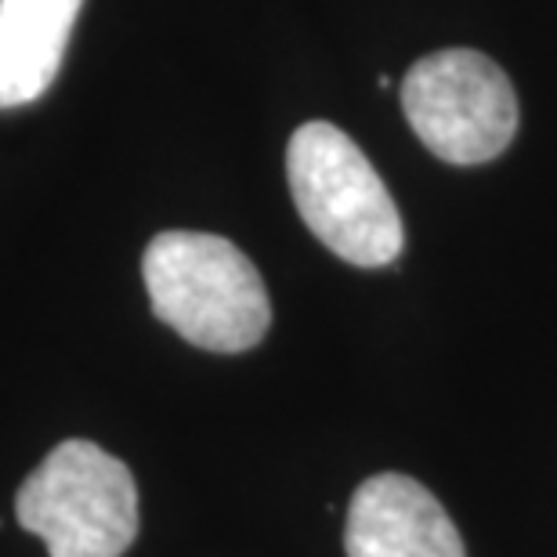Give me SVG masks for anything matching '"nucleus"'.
<instances>
[{
	"instance_id": "423d86ee",
	"label": "nucleus",
	"mask_w": 557,
	"mask_h": 557,
	"mask_svg": "<svg viewBox=\"0 0 557 557\" xmlns=\"http://www.w3.org/2000/svg\"><path fill=\"white\" fill-rule=\"evenodd\" d=\"M81 8L84 0H0V109L48 91Z\"/></svg>"
},
{
	"instance_id": "39448f33",
	"label": "nucleus",
	"mask_w": 557,
	"mask_h": 557,
	"mask_svg": "<svg viewBox=\"0 0 557 557\" xmlns=\"http://www.w3.org/2000/svg\"><path fill=\"white\" fill-rule=\"evenodd\" d=\"M344 550L348 557H467L453 518L406 474H373L355 488Z\"/></svg>"
},
{
	"instance_id": "20e7f679",
	"label": "nucleus",
	"mask_w": 557,
	"mask_h": 557,
	"mask_svg": "<svg viewBox=\"0 0 557 557\" xmlns=\"http://www.w3.org/2000/svg\"><path fill=\"white\" fill-rule=\"evenodd\" d=\"M403 109L417 138L445 163L496 160L515 141L518 98L482 51H434L403 81Z\"/></svg>"
},
{
	"instance_id": "f257e3e1",
	"label": "nucleus",
	"mask_w": 557,
	"mask_h": 557,
	"mask_svg": "<svg viewBox=\"0 0 557 557\" xmlns=\"http://www.w3.org/2000/svg\"><path fill=\"white\" fill-rule=\"evenodd\" d=\"M141 278L156 319L203 351H250L272 326L261 272L210 232H160L145 247Z\"/></svg>"
},
{
	"instance_id": "f03ea898",
	"label": "nucleus",
	"mask_w": 557,
	"mask_h": 557,
	"mask_svg": "<svg viewBox=\"0 0 557 557\" xmlns=\"http://www.w3.org/2000/svg\"><path fill=\"white\" fill-rule=\"evenodd\" d=\"M286 177L297 214L322 247L355 269H384L403 253V218L381 174L341 127L305 124L289 138Z\"/></svg>"
},
{
	"instance_id": "7ed1b4c3",
	"label": "nucleus",
	"mask_w": 557,
	"mask_h": 557,
	"mask_svg": "<svg viewBox=\"0 0 557 557\" xmlns=\"http://www.w3.org/2000/svg\"><path fill=\"white\" fill-rule=\"evenodd\" d=\"M15 515L51 557H124L138 536V485L102 445L70 438L22 482Z\"/></svg>"
}]
</instances>
